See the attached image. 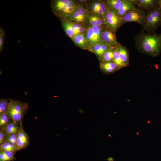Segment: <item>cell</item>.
<instances>
[{
    "mask_svg": "<svg viewBox=\"0 0 161 161\" xmlns=\"http://www.w3.org/2000/svg\"><path fill=\"white\" fill-rule=\"evenodd\" d=\"M136 44L140 51L157 56L161 52V33L141 34L136 39Z\"/></svg>",
    "mask_w": 161,
    "mask_h": 161,
    "instance_id": "obj_1",
    "label": "cell"
},
{
    "mask_svg": "<svg viewBox=\"0 0 161 161\" xmlns=\"http://www.w3.org/2000/svg\"><path fill=\"white\" fill-rule=\"evenodd\" d=\"M27 103L19 100L10 99L7 113L13 121L20 125L28 108Z\"/></svg>",
    "mask_w": 161,
    "mask_h": 161,
    "instance_id": "obj_2",
    "label": "cell"
},
{
    "mask_svg": "<svg viewBox=\"0 0 161 161\" xmlns=\"http://www.w3.org/2000/svg\"><path fill=\"white\" fill-rule=\"evenodd\" d=\"M143 30L154 32L161 26V0L158 4L151 10L146 14V20L143 24Z\"/></svg>",
    "mask_w": 161,
    "mask_h": 161,
    "instance_id": "obj_3",
    "label": "cell"
},
{
    "mask_svg": "<svg viewBox=\"0 0 161 161\" xmlns=\"http://www.w3.org/2000/svg\"><path fill=\"white\" fill-rule=\"evenodd\" d=\"M103 18L107 27L115 31L122 24L121 18L113 10L108 9Z\"/></svg>",
    "mask_w": 161,
    "mask_h": 161,
    "instance_id": "obj_4",
    "label": "cell"
},
{
    "mask_svg": "<svg viewBox=\"0 0 161 161\" xmlns=\"http://www.w3.org/2000/svg\"><path fill=\"white\" fill-rule=\"evenodd\" d=\"M146 14L140 9H135L129 11L121 18L122 24L136 22L141 24H144L146 20Z\"/></svg>",
    "mask_w": 161,
    "mask_h": 161,
    "instance_id": "obj_5",
    "label": "cell"
},
{
    "mask_svg": "<svg viewBox=\"0 0 161 161\" xmlns=\"http://www.w3.org/2000/svg\"><path fill=\"white\" fill-rule=\"evenodd\" d=\"M101 31L102 29L100 27H89L85 35L88 43L93 45L97 43H102L101 38Z\"/></svg>",
    "mask_w": 161,
    "mask_h": 161,
    "instance_id": "obj_6",
    "label": "cell"
},
{
    "mask_svg": "<svg viewBox=\"0 0 161 161\" xmlns=\"http://www.w3.org/2000/svg\"><path fill=\"white\" fill-rule=\"evenodd\" d=\"M115 31L107 27L102 29L101 38L102 43L110 47H116L119 45L115 34Z\"/></svg>",
    "mask_w": 161,
    "mask_h": 161,
    "instance_id": "obj_7",
    "label": "cell"
},
{
    "mask_svg": "<svg viewBox=\"0 0 161 161\" xmlns=\"http://www.w3.org/2000/svg\"><path fill=\"white\" fill-rule=\"evenodd\" d=\"M62 26L66 35L71 38L76 35L83 33L84 30L79 24L69 21L63 22Z\"/></svg>",
    "mask_w": 161,
    "mask_h": 161,
    "instance_id": "obj_8",
    "label": "cell"
},
{
    "mask_svg": "<svg viewBox=\"0 0 161 161\" xmlns=\"http://www.w3.org/2000/svg\"><path fill=\"white\" fill-rule=\"evenodd\" d=\"M20 126L16 143V146L18 150L25 148L29 145V137L23 128L22 123L20 124Z\"/></svg>",
    "mask_w": 161,
    "mask_h": 161,
    "instance_id": "obj_9",
    "label": "cell"
},
{
    "mask_svg": "<svg viewBox=\"0 0 161 161\" xmlns=\"http://www.w3.org/2000/svg\"><path fill=\"white\" fill-rule=\"evenodd\" d=\"M134 4L145 9H152L156 7L159 4V0H131Z\"/></svg>",
    "mask_w": 161,
    "mask_h": 161,
    "instance_id": "obj_10",
    "label": "cell"
},
{
    "mask_svg": "<svg viewBox=\"0 0 161 161\" xmlns=\"http://www.w3.org/2000/svg\"><path fill=\"white\" fill-rule=\"evenodd\" d=\"M74 5L72 1L69 0H58L55 1L54 7L57 11L64 14L70 7Z\"/></svg>",
    "mask_w": 161,
    "mask_h": 161,
    "instance_id": "obj_11",
    "label": "cell"
},
{
    "mask_svg": "<svg viewBox=\"0 0 161 161\" xmlns=\"http://www.w3.org/2000/svg\"><path fill=\"white\" fill-rule=\"evenodd\" d=\"M135 5L131 0H123L119 9L116 11L119 16L122 17L127 12L135 9Z\"/></svg>",
    "mask_w": 161,
    "mask_h": 161,
    "instance_id": "obj_12",
    "label": "cell"
},
{
    "mask_svg": "<svg viewBox=\"0 0 161 161\" xmlns=\"http://www.w3.org/2000/svg\"><path fill=\"white\" fill-rule=\"evenodd\" d=\"M86 17L85 10L83 7L76 8L72 13V19L78 24L83 22L85 20Z\"/></svg>",
    "mask_w": 161,
    "mask_h": 161,
    "instance_id": "obj_13",
    "label": "cell"
},
{
    "mask_svg": "<svg viewBox=\"0 0 161 161\" xmlns=\"http://www.w3.org/2000/svg\"><path fill=\"white\" fill-rule=\"evenodd\" d=\"M111 47L103 43H97L92 45V50L97 55L102 57Z\"/></svg>",
    "mask_w": 161,
    "mask_h": 161,
    "instance_id": "obj_14",
    "label": "cell"
},
{
    "mask_svg": "<svg viewBox=\"0 0 161 161\" xmlns=\"http://www.w3.org/2000/svg\"><path fill=\"white\" fill-rule=\"evenodd\" d=\"M72 39L75 44L81 47H85L88 43L85 35L83 33L76 35Z\"/></svg>",
    "mask_w": 161,
    "mask_h": 161,
    "instance_id": "obj_15",
    "label": "cell"
},
{
    "mask_svg": "<svg viewBox=\"0 0 161 161\" xmlns=\"http://www.w3.org/2000/svg\"><path fill=\"white\" fill-rule=\"evenodd\" d=\"M20 125L13 121L3 129L7 134V136L13 134L17 133L20 129Z\"/></svg>",
    "mask_w": 161,
    "mask_h": 161,
    "instance_id": "obj_16",
    "label": "cell"
},
{
    "mask_svg": "<svg viewBox=\"0 0 161 161\" xmlns=\"http://www.w3.org/2000/svg\"><path fill=\"white\" fill-rule=\"evenodd\" d=\"M16 152L0 151V161H13L15 159Z\"/></svg>",
    "mask_w": 161,
    "mask_h": 161,
    "instance_id": "obj_17",
    "label": "cell"
},
{
    "mask_svg": "<svg viewBox=\"0 0 161 161\" xmlns=\"http://www.w3.org/2000/svg\"><path fill=\"white\" fill-rule=\"evenodd\" d=\"M119 55L121 60L124 63L128 65L129 58L128 52L123 46L119 45L118 46Z\"/></svg>",
    "mask_w": 161,
    "mask_h": 161,
    "instance_id": "obj_18",
    "label": "cell"
},
{
    "mask_svg": "<svg viewBox=\"0 0 161 161\" xmlns=\"http://www.w3.org/2000/svg\"><path fill=\"white\" fill-rule=\"evenodd\" d=\"M89 23L91 26H97L100 27L105 24L103 18L99 16H92L88 18Z\"/></svg>",
    "mask_w": 161,
    "mask_h": 161,
    "instance_id": "obj_19",
    "label": "cell"
},
{
    "mask_svg": "<svg viewBox=\"0 0 161 161\" xmlns=\"http://www.w3.org/2000/svg\"><path fill=\"white\" fill-rule=\"evenodd\" d=\"M102 69L107 73H111L118 68L117 65L113 62H103L101 65Z\"/></svg>",
    "mask_w": 161,
    "mask_h": 161,
    "instance_id": "obj_20",
    "label": "cell"
},
{
    "mask_svg": "<svg viewBox=\"0 0 161 161\" xmlns=\"http://www.w3.org/2000/svg\"><path fill=\"white\" fill-rule=\"evenodd\" d=\"M13 121L9 117L7 112L0 114V129H3Z\"/></svg>",
    "mask_w": 161,
    "mask_h": 161,
    "instance_id": "obj_21",
    "label": "cell"
},
{
    "mask_svg": "<svg viewBox=\"0 0 161 161\" xmlns=\"http://www.w3.org/2000/svg\"><path fill=\"white\" fill-rule=\"evenodd\" d=\"M123 0H108L106 4L109 9L117 11L120 7Z\"/></svg>",
    "mask_w": 161,
    "mask_h": 161,
    "instance_id": "obj_22",
    "label": "cell"
},
{
    "mask_svg": "<svg viewBox=\"0 0 161 161\" xmlns=\"http://www.w3.org/2000/svg\"><path fill=\"white\" fill-rule=\"evenodd\" d=\"M116 47H111L103 55L102 58L103 62L113 61L114 49Z\"/></svg>",
    "mask_w": 161,
    "mask_h": 161,
    "instance_id": "obj_23",
    "label": "cell"
},
{
    "mask_svg": "<svg viewBox=\"0 0 161 161\" xmlns=\"http://www.w3.org/2000/svg\"><path fill=\"white\" fill-rule=\"evenodd\" d=\"M118 46L115 47L114 49L113 62L117 65L118 68H120L124 67L127 65L123 63L120 59L119 55Z\"/></svg>",
    "mask_w": 161,
    "mask_h": 161,
    "instance_id": "obj_24",
    "label": "cell"
},
{
    "mask_svg": "<svg viewBox=\"0 0 161 161\" xmlns=\"http://www.w3.org/2000/svg\"><path fill=\"white\" fill-rule=\"evenodd\" d=\"M0 151H9L16 152L18 150L16 146L6 141L4 143L0 145Z\"/></svg>",
    "mask_w": 161,
    "mask_h": 161,
    "instance_id": "obj_25",
    "label": "cell"
},
{
    "mask_svg": "<svg viewBox=\"0 0 161 161\" xmlns=\"http://www.w3.org/2000/svg\"><path fill=\"white\" fill-rule=\"evenodd\" d=\"M10 99L1 98L0 100V114L7 112Z\"/></svg>",
    "mask_w": 161,
    "mask_h": 161,
    "instance_id": "obj_26",
    "label": "cell"
},
{
    "mask_svg": "<svg viewBox=\"0 0 161 161\" xmlns=\"http://www.w3.org/2000/svg\"><path fill=\"white\" fill-rule=\"evenodd\" d=\"M17 133L7 135L6 141L16 146Z\"/></svg>",
    "mask_w": 161,
    "mask_h": 161,
    "instance_id": "obj_27",
    "label": "cell"
},
{
    "mask_svg": "<svg viewBox=\"0 0 161 161\" xmlns=\"http://www.w3.org/2000/svg\"><path fill=\"white\" fill-rule=\"evenodd\" d=\"M7 134L5 131L0 129V145L6 141Z\"/></svg>",
    "mask_w": 161,
    "mask_h": 161,
    "instance_id": "obj_28",
    "label": "cell"
},
{
    "mask_svg": "<svg viewBox=\"0 0 161 161\" xmlns=\"http://www.w3.org/2000/svg\"><path fill=\"white\" fill-rule=\"evenodd\" d=\"M4 32L1 30H0V50L1 51L2 49L4 40Z\"/></svg>",
    "mask_w": 161,
    "mask_h": 161,
    "instance_id": "obj_29",
    "label": "cell"
},
{
    "mask_svg": "<svg viewBox=\"0 0 161 161\" xmlns=\"http://www.w3.org/2000/svg\"><path fill=\"white\" fill-rule=\"evenodd\" d=\"M108 161H112L113 160V159L112 158H109L108 159Z\"/></svg>",
    "mask_w": 161,
    "mask_h": 161,
    "instance_id": "obj_30",
    "label": "cell"
}]
</instances>
